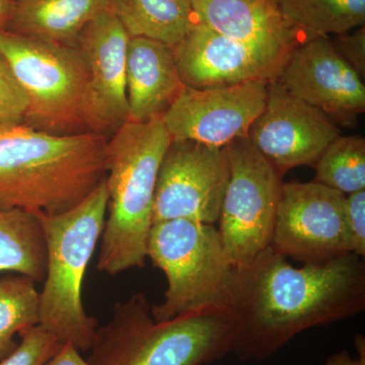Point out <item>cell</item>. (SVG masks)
I'll return each mask as SVG.
<instances>
[{
	"mask_svg": "<svg viewBox=\"0 0 365 365\" xmlns=\"http://www.w3.org/2000/svg\"><path fill=\"white\" fill-rule=\"evenodd\" d=\"M45 365H91L83 359L81 351L73 345L63 344L58 352Z\"/></svg>",
	"mask_w": 365,
	"mask_h": 365,
	"instance_id": "29",
	"label": "cell"
},
{
	"mask_svg": "<svg viewBox=\"0 0 365 365\" xmlns=\"http://www.w3.org/2000/svg\"><path fill=\"white\" fill-rule=\"evenodd\" d=\"M107 140L93 132L59 136L0 125V209L37 216L71 210L104 181Z\"/></svg>",
	"mask_w": 365,
	"mask_h": 365,
	"instance_id": "2",
	"label": "cell"
},
{
	"mask_svg": "<svg viewBox=\"0 0 365 365\" xmlns=\"http://www.w3.org/2000/svg\"><path fill=\"white\" fill-rule=\"evenodd\" d=\"M105 180L66 213L39 216L47 246V271L40 292L39 325L63 344L90 351L97 319L86 314L83 287L86 269L104 230Z\"/></svg>",
	"mask_w": 365,
	"mask_h": 365,
	"instance_id": "5",
	"label": "cell"
},
{
	"mask_svg": "<svg viewBox=\"0 0 365 365\" xmlns=\"http://www.w3.org/2000/svg\"><path fill=\"white\" fill-rule=\"evenodd\" d=\"M21 342L0 365H45L59 351L61 343L39 325L20 334Z\"/></svg>",
	"mask_w": 365,
	"mask_h": 365,
	"instance_id": "24",
	"label": "cell"
},
{
	"mask_svg": "<svg viewBox=\"0 0 365 365\" xmlns=\"http://www.w3.org/2000/svg\"><path fill=\"white\" fill-rule=\"evenodd\" d=\"M344 202V194L319 182H283L270 246L302 264L350 253Z\"/></svg>",
	"mask_w": 365,
	"mask_h": 365,
	"instance_id": "10",
	"label": "cell"
},
{
	"mask_svg": "<svg viewBox=\"0 0 365 365\" xmlns=\"http://www.w3.org/2000/svg\"><path fill=\"white\" fill-rule=\"evenodd\" d=\"M269 246L235 269L230 307L237 319L234 353L264 361L292 338L365 309L364 258L352 253L295 267Z\"/></svg>",
	"mask_w": 365,
	"mask_h": 365,
	"instance_id": "1",
	"label": "cell"
},
{
	"mask_svg": "<svg viewBox=\"0 0 365 365\" xmlns=\"http://www.w3.org/2000/svg\"><path fill=\"white\" fill-rule=\"evenodd\" d=\"M344 223L350 253L365 256V190L345 195Z\"/></svg>",
	"mask_w": 365,
	"mask_h": 365,
	"instance_id": "26",
	"label": "cell"
},
{
	"mask_svg": "<svg viewBox=\"0 0 365 365\" xmlns=\"http://www.w3.org/2000/svg\"><path fill=\"white\" fill-rule=\"evenodd\" d=\"M146 258L168 280L163 302L151 307L155 322L206 306L230 307L235 267L215 225L191 220L153 223Z\"/></svg>",
	"mask_w": 365,
	"mask_h": 365,
	"instance_id": "6",
	"label": "cell"
},
{
	"mask_svg": "<svg viewBox=\"0 0 365 365\" xmlns=\"http://www.w3.org/2000/svg\"><path fill=\"white\" fill-rule=\"evenodd\" d=\"M339 135L340 129L330 118L276 81L267 86L265 107L247 138L284 177L294 168L314 167L327 146Z\"/></svg>",
	"mask_w": 365,
	"mask_h": 365,
	"instance_id": "13",
	"label": "cell"
},
{
	"mask_svg": "<svg viewBox=\"0 0 365 365\" xmlns=\"http://www.w3.org/2000/svg\"><path fill=\"white\" fill-rule=\"evenodd\" d=\"M170 136L162 118L127 121L106 146L108 202L97 268L117 275L145 266L158 170Z\"/></svg>",
	"mask_w": 365,
	"mask_h": 365,
	"instance_id": "4",
	"label": "cell"
},
{
	"mask_svg": "<svg viewBox=\"0 0 365 365\" xmlns=\"http://www.w3.org/2000/svg\"><path fill=\"white\" fill-rule=\"evenodd\" d=\"M355 347L359 352L356 359H352L349 352L343 350L332 355L326 360L325 365H365V339L364 336L357 334L354 339Z\"/></svg>",
	"mask_w": 365,
	"mask_h": 365,
	"instance_id": "28",
	"label": "cell"
},
{
	"mask_svg": "<svg viewBox=\"0 0 365 365\" xmlns=\"http://www.w3.org/2000/svg\"><path fill=\"white\" fill-rule=\"evenodd\" d=\"M266 83H252L218 88L185 86L162 120L172 140L225 148L247 138L267 98Z\"/></svg>",
	"mask_w": 365,
	"mask_h": 365,
	"instance_id": "12",
	"label": "cell"
},
{
	"mask_svg": "<svg viewBox=\"0 0 365 365\" xmlns=\"http://www.w3.org/2000/svg\"><path fill=\"white\" fill-rule=\"evenodd\" d=\"M184 88L172 47L146 38L129 39L126 57L128 121L162 118Z\"/></svg>",
	"mask_w": 365,
	"mask_h": 365,
	"instance_id": "17",
	"label": "cell"
},
{
	"mask_svg": "<svg viewBox=\"0 0 365 365\" xmlns=\"http://www.w3.org/2000/svg\"><path fill=\"white\" fill-rule=\"evenodd\" d=\"M109 0H16L6 31L53 44L76 45Z\"/></svg>",
	"mask_w": 365,
	"mask_h": 365,
	"instance_id": "18",
	"label": "cell"
},
{
	"mask_svg": "<svg viewBox=\"0 0 365 365\" xmlns=\"http://www.w3.org/2000/svg\"><path fill=\"white\" fill-rule=\"evenodd\" d=\"M129 39L130 36L107 7L86 25L76 42L88 67L86 122L93 133L110 137L128 121Z\"/></svg>",
	"mask_w": 365,
	"mask_h": 365,
	"instance_id": "15",
	"label": "cell"
},
{
	"mask_svg": "<svg viewBox=\"0 0 365 365\" xmlns=\"http://www.w3.org/2000/svg\"><path fill=\"white\" fill-rule=\"evenodd\" d=\"M29 100L11 64L0 53V125L21 124Z\"/></svg>",
	"mask_w": 365,
	"mask_h": 365,
	"instance_id": "25",
	"label": "cell"
},
{
	"mask_svg": "<svg viewBox=\"0 0 365 365\" xmlns=\"http://www.w3.org/2000/svg\"><path fill=\"white\" fill-rule=\"evenodd\" d=\"M16 1L14 0H0V32L6 31L13 16Z\"/></svg>",
	"mask_w": 365,
	"mask_h": 365,
	"instance_id": "30",
	"label": "cell"
},
{
	"mask_svg": "<svg viewBox=\"0 0 365 365\" xmlns=\"http://www.w3.org/2000/svg\"><path fill=\"white\" fill-rule=\"evenodd\" d=\"M108 9L132 37L176 47L197 19L190 0H109Z\"/></svg>",
	"mask_w": 365,
	"mask_h": 365,
	"instance_id": "19",
	"label": "cell"
},
{
	"mask_svg": "<svg viewBox=\"0 0 365 365\" xmlns=\"http://www.w3.org/2000/svg\"><path fill=\"white\" fill-rule=\"evenodd\" d=\"M277 81L292 96L341 126L354 127L365 112L364 79L325 36H316L297 45Z\"/></svg>",
	"mask_w": 365,
	"mask_h": 365,
	"instance_id": "14",
	"label": "cell"
},
{
	"mask_svg": "<svg viewBox=\"0 0 365 365\" xmlns=\"http://www.w3.org/2000/svg\"><path fill=\"white\" fill-rule=\"evenodd\" d=\"M173 49L182 85L208 88L252 81L270 85L294 48L250 44L197 23Z\"/></svg>",
	"mask_w": 365,
	"mask_h": 365,
	"instance_id": "11",
	"label": "cell"
},
{
	"mask_svg": "<svg viewBox=\"0 0 365 365\" xmlns=\"http://www.w3.org/2000/svg\"><path fill=\"white\" fill-rule=\"evenodd\" d=\"M230 179L225 148L170 141L160 163L153 223L191 220L215 225Z\"/></svg>",
	"mask_w": 365,
	"mask_h": 365,
	"instance_id": "9",
	"label": "cell"
},
{
	"mask_svg": "<svg viewBox=\"0 0 365 365\" xmlns=\"http://www.w3.org/2000/svg\"><path fill=\"white\" fill-rule=\"evenodd\" d=\"M230 179L220 207V239L235 269L248 265L272 240L283 176L248 138L225 146Z\"/></svg>",
	"mask_w": 365,
	"mask_h": 365,
	"instance_id": "8",
	"label": "cell"
},
{
	"mask_svg": "<svg viewBox=\"0 0 365 365\" xmlns=\"http://www.w3.org/2000/svg\"><path fill=\"white\" fill-rule=\"evenodd\" d=\"M197 21L232 39L250 44L295 48L316 36L292 25L279 0H190Z\"/></svg>",
	"mask_w": 365,
	"mask_h": 365,
	"instance_id": "16",
	"label": "cell"
},
{
	"mask_svg": "<svg viewBox=\"0 0 365 365\" xmlns=\"http://www.w3.org/2000/svg\"><path fill=\"white\" fill-rule=\"evenodd\" d=\"M332 41V40H331ZM338 54L364 79L365 76V29L359 28L354 33L338 35L332 41Z\"/></svg>",
	"mask_w": 365,
	"mask_h": 365,
	"instance_id": "27",
	"label": "cell"
},
{
	"mask_svg": "<svg viewBox=\"0 0 365 365\" xmlns=\"http://www.w3.org/2000/svg\"><path fill=\"white\" fill-rule=\"evenodd\" d=\"M0 53L28 97L21 124L53 135L90 132L86 122L88 72L78 46L53 44L2 31Z\"/></svg>",
	"mask_w": 365,
	"mask_h": 365,
	"instance_id": "7",
	"label": "cell"
},
{
	"mask_svg": "<svg viewBox=\"0 0 365 365\" xmlns=\"http://www.w3.org/2000/svg\"><path fill=\"white\" fill-rule=\"evenodd\" d=\"M14 1H16V0H14Z\"/></svg>",
	"mask_w": 365,
	"mask_h": 365,
	"instance_id": "31",
	"label": "cell"
},
{
	"mask_svg": "<svg viewBox=\"0 0 365 365\" xmlns=\"http://www.w3.org/2000/svg\"><path fill=\"white\" fill-rule=\"evenodd\" d=\"M314 182L344 195L365 190V139L339 135L314 163Z\"/></svg>",
	"mask_w": 365,
	"mask_h": 365,
	"instance_id": "23",
	"label": "cell"
},
{
	"mask_svg": "<svg viewBox=\"0 0 365 365\" xmlns=\"http://www.w3.org/2000/svg\"><path fill=\"white\" fill-rule=\"evenodd\" d=\"M237 319L232 307L206 306L155 322L143 294L118 302L98 327L91 365H206L234 352Z\"/></svg>",
	"mask_w": 365,
	"mask_h": 365,
	"instance_id": "3",
	"label": "cell"
},
{
	"mask_svg": "<svg viewBox=\"0 0 365 365\" xmlns=\"http://www.w3.org/2000/svg\"><path fill=\"white\" fill-rule=\"evenodd\" d=\"M281 13L311 36L342 35L365 23V0H279Z\"/></svg>",
	"mask_w": 365,
	"mask_h": 365,
	"instance_id": "21",
	"label": "cell"
},
{
	"mask_svg": "<svg viewBox=\"0 0 365 365\" xmlns=\"http://www.w3.org/2000/svg\"><path fill=\"white\" fill-rule=\"evenodd\" d=\"M24 275L0 278V360L16 349L14 337L39 324L40 292Z\"/></svg>",
	"mask_w": 365,
	"mask_h": 365,
	"instance_id": "22",
	"label": "cell"
},
{
	"mask_svg": "<svg viewBox=\"0 0 365 365\" xmlns=\"http://www.w3.org/2000/svg\"><path fill=\"white\" fill-rule=\"evenodd\" d=\"M46 271L47 246L39 216L19 209H0V273L43 281Z\"/></svg>",
	"mask_w": 365,
	"mask_h": 365,
	"instance_id": "20",
	"label": "cell"
}]
</instances>
